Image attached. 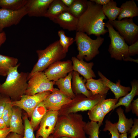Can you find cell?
I'll return each instance as SVG.
<instances>
[{
	"mask_svg": "<svg viewBox=\"0 0 138 138\" xmlns=\"http://www.w3.org/2000/svg\"><path fill=\"white\" fill-rule=\"evenodd\" d=\"M87 10L78 18L76 31L97 37L104 35L108 31L103 22L107 18L103 12L102 6L90 1H87Z\"/></svg>",
	"mask_w": 138,
	"mask_h": 138,
	"instance_id": "6da1fadb",
	"label": "cell"
},
{
	"mask_svg": "<svg viewBox=\"0 0 138 138\" xmlns=\"http://www.w3.org/2000/svg\"><path fill=\"white\" fill-rule=\"evenodd\" d=\"M86 122L82 115L71 113L59 116L53 132L51 135L53 138L62 137L72 138H87L84 130Z\"/></svg>",
	"mask_w": 138,
	"mask_h": 138,
	"instance_id": "7a4b0ae2",
	"label": "cell"
},
{
	"mask_svg": "<svg viewBox=\"0 0 138 138\" xmlns=\"http://www.w3.org/2000/svg\"><path fill=\"white\" fill-rule=\"evenodd\" d=\"M19 63L10 69L5 81L0 83V94L9 97L12 101L18 100L25 94L28 86V73L18 72Z\"/></svg>",
	"mask_w": 138,
	"mask_h": 138,
	"instance_id": "3957f363",
	"label": "cell"
},
{
	"mask_svg": "<svg viewBox=\"0 0 138 138\" xmlns=\"http://www.w3.org/2000/svg\"><path fill=\"white\" fill-rule=\"evenodd\" d=\"M36 53L38 60L29 73L28 80L34 74L45 70L52 64L64 59L66 55L64 52L59 40L50 44L43 50H37Z\"/></svg>",
	"mask_w": 138,
	"mask_h": 138,
	"instance_id": "277c9868",
	"label": "cell"
},
{
	"mask_svg": "<svg viewBox=\"0 0 138 138\" xmlns=\"http://www.w3.org/2000/svg\"><path fill=\"white\" fill-rule=\"evenodd\" d=\"M74 41L77 45L78 53L76 58L80 60L89 61L99 53V49L102 44L104 39L100 36L93 39L85 33L76 31Z\"/></svg>",
	"mask_w": 138,
	"mask_h": 138,
	"instance_id": "5b68a950",
	"label": "cell"
},
{
	"mask_svg": "<svg viewBox=\"0 0 138 138\" xmlns=\"http://www.w3.org/2000/svg\"><path fill=\"white\" fill-rule=\"evenodd\" d=\"M106 95L98 94L88 97L81 94L75 95L70 102L63 106L59 111V116L89 110L105 99Z\"/></svg>",
	"mask_w": 138,
	"mask_h": 138,
	"instance_id": "8992f818",
	"label": "cell"
},
{
	"mask_svg": "<svg viewBox=\"0 0 138 138\" xmlns=\"http://www.w3.org/2000/svg\"><path fill=\"white\" fill-rule=\"evenodd\" d=\"M105 26L107 28L110 40L108 51L111 57L117 60L124 61L130 56L128 54L129 46L108 21L105 23Z\"/></svg>",
	"mask_w": 138,
	"mask_h": 138,
	"instance_id": "52a82bcc",
	"label": "cell"
},
{
	"mask_svg": "<svg viewBox=\"0 0 138 138\" xmlns=\"http://www.w3.org/2000/svg\"><path fill=\"white\" fill-rule=\"evenodd\" d=\"M108 21L118 30L127 43L131 45L138 40V26L134 22L133 18Z\"/></svg>",
	"mask_w": 138,
	"mask_h": 138,
	"instance_id": "ba28073f",
	"label": "cell"
},
{
	"mask_svg": "<svg viewBox=\"0 0 138 138\" xmlns=\"http://www.w3.org/2000/svg\"><path fill=\"white\" fill-rule=\"evenodd\" d=\"M55 83L49 80L44 72L36 73L28 80L25 94L32 95L47 91L52 92Z\"/></svg>",
	"mask_w": 138,
	"mask_h": 138,
	"instance_id": "9c48e42d",
	"label": "cell"
},
{
	"mask_svg": "<svg viewBox=\"0 0 138 138\" xmlns=\"http://www.w3.org/2000/svg\"><path fill=\"white\" fill-rule=\"evenodd\" d=\"M51 93L47 91L32 95L24 94L19 100L12 101V104L13 106H16L24 110L28 117H31L35 108Z\"/></svg>",
	"mask_w": 138,
	"mask_h": 138,
	"instance_id": "30bf717a",
	"label": "cell"
},
{
	"mask_svg": "<svg viewBox=\"0 0 138 138\" xmlns=\"http://www.w3.org/2000/svg\"><path fill=\"white\" fill-rule=\"evenodd\" d=\"M73 71L72 61L68 60L53 63L44 72L49 80L55 82L60 78L65 77L69 73Z\"/></svg>",
	"mask_w": 138,
	"mask_h": 138,
	"instance_id": "8fae6325",
	"label": "cell"
},
{
	"mask_svg": "<svg viewBox=\"0 0 138 138\" xmlns=\"http://www.w3.org/2000/svg\"><path fill=\"white\" fill-rule=\"evenodd\" d=\"M27 15L25 6L17 10L0 8V32L5 28L18 24Z\"/></svg>",
	"mask_w": 138,
	"mask_h": 138,
	"instance_id": "7c38bea8",
	"label": "cell"
},
{
	"mask_svg": "<svg viewBox=\"0 0 138 138\" xmlns=\"http://www.w3.org/2000/svg\"><path fill=\"white\" fill-rule=\"evenodd\" d=\"M59 116V111H48L41 120L36 137L48 138L53 133Z\"/></svg>",
	"mask_w": 138,
	"mask_h": 138,
	"instance_id": "4fadbf2b",
	"label": "cell"
},
{
	"mask_svg": "<svg viewBox=\"0 0 138 138\" xmlns=\"http://www.w3.org/2000/svg\"><path fill=\"white\" fill-rule=\"evenodd\" d=\"M72 100L62 93L59 89L54 88L43 102L48 111H59L63 106L69 103Z\"/></svg>",
	"mask_w": 138,
	"mask_h": 138,
	"instance_id": "5bb4252c",
	"label": "cell"
},
{
	"mask_svg": "<svg viewBox=\"0 0 138 138\" xmlns=\"http://www.w3.org/2000/svg\"><path fill=\"white\" fill-rule=\"evenodd\" d=\"M53 0H27L25 7L30 17H44Z\"/></svg>",
	"mask_w": 138,
	"mask_h": 138,
	"instance_id": "9a60e30c",
	"label": "cell"
},
{
	"mask_svg": "<svg viewBox=\"0 0 138 138\" xmlns=\"http://www.w3.org/2000/svg\"><path fill=\"white\" fill-rule=\"evenodd\" d=\"M52 21L63 29L70 31H76L78 18L74 17L68 11H66L55 17Z\"/></svg>",
	"mask_w": 138,
	"mask_h": 138,
	"instance_id": "2e32d148",
	"label": "cell"
},
{
	"mask_svg": "<svg viewBox=\"0 0 138 138\" xmlns=\"http://www.w3.org/2000/svg\"><path fill=\"white\" fill-rule=\"evenodd\" d=\"M73 71L77 72L86 80L95 78L96 75L92 69L94 65L93 62L87 63L83 60H80L75 56L71 58Z\"/></svg>",
	"mask_w": 138,
	"mask_h": 138,
	"instance_id": "e0dca14e",
	"label": "cell"
},
{
	"mask_svg": "<svg viewBox=\"0 0 138 138\" xmlns=\"http://www.w3.org/2000/svg\"><path fill=\"white\" fill-rule=\"evenodd\" d=\"M98 74L105 85L114 94L116 99L118 100L120 98L126 95L131 90L130 87L121 85L119 80L116 83H114L107 78L100 71H98Z\"/></svg>",
	"mask_w": 138,
	"mask_h": 138,
	"instance_id": "ac0fdd59",
	"label": "cell"
},
{
	"mask_svg": "<svg viewBox=\"0 0 138 138\" xmlns=\"http://www.w3.org/2000/svg\"><path fill=\"white\" fill-rule=\"evenodd\" d=\"M72 79V89L75 95L82 94L88 97L92 96L91 93L87 89L85 83L87 80L80 77L78 73L73 71Z\"/></svg>",
	"mask_w": 138,
	"mask_h": 138,
	"instance_id": "d6986e66",
	"label": "cell"
},
{
	"mask_svg": "<svg viewBox=\"0 0 138 138\" xmlns=\"http://www.w3.org/2000/svg\"><path fill=\"white\" fill-rule=\"evenodd\" d=\"M21 113V109L16 106H13V113L9 122V128L11 132L23 136L24 127L22 124Z\"/></svg>",
	"mask_w": 138,
	"mask_h": 138,
	"instance_id": "ffe728a7",
	"label": "cell"
},
{
	"mask_svg": "<svg viewBox=\"0 0 138 138\" xmlns=\"http://www.w3.org/2000/svg\"><path fill=\"white\" fill-rule=\"evenodd\" d=\"M132 88L130 92L123 97L120 98L118 100L113 110L121 106H124L125 111L127 112L131 110V105L134 97L138 95V81L134 80L131 82Z\"/></svg>",
	"mask_w": 138,
	"mask_h": 138,
	"instance_id": "44dd1931",
	"label": "cell"
},
{
	"mask_svg": "<svg viewBox=\"0 0 138 138\" xmlns=\"http://www.w3.org/2000/svg\"><path fill=\"white\" fill-rule=\"evenodd\" d=\"M120 7L121 9L117 17L118 20L125 18H133L138 16V8L134 0L127 1L123 3Z\"/></svg>",
	"mask_w": 138,
	"mask_h": 138,
	"instance_id": "7402d4cb",
	"label": "cell"
},
{
	"mask_svg": "<svg viewBox=\"0 0 138 138\" xmlns=\"http://www.w3.org/2000/svg\"><path fill=\"white\" fill-rule=\"evenodd\" d=\"M85 85L87 89L91 93L92 96L106 94L109 89L101 78L95 79L91 78L87 80Z\"/></svg>",
	"mask_w": 138,
	"mask_h": 138,
	"instance_id": "603a6c76",
	"label": "cell"
},
{
	"mask_svg": "<svg viewBox=\"0 0 138 138\" xmlns=\"http://www.w3.org/2000/svg\"><path fill=\"white\" fill-rule=\"evenodd\" d=\"M72 72L73 71L69 73L65 77L59 79L55 82V84L62 93L72 99L75 96L72 87Z\"/></svg>",
	"mask_w": 138,
	"mask_h": 138,
	"instance_id": "cb8c5ba5",
	"label": "cell"
},
{
	"mask_svg": "<svg viewBox=\"0 0 138 138\" xmlns=\"http://www.w3.org/2000/svg\"><path fill=\"white\" fill-rule=\"evenodd\" d=\"M116 112L118 116V121L116 126L119 132L124 134L128 132L133 124L134 121L132 118H126L124 113V110L120 107L117 108Z\"/></svg>",
	"mask_w": 138,
	"mask_h": 138,
	"instance_id": "d4e9b609",
	"label": "cell"
},
{
	"mask_svg": "<svg viewBox=\"0 0 138 138\" xmlns=\"http://www.w3.org/2000/svg\"><path fill=\"white\" fill-rule=\"evenodd\" d=\"M68 11V8L64 4L61 0H53L50 4L44 17L52 20L60 14Z\"/></svg>",
	"mask_w": 138,
	"mask_h": 138,
	"instance_id": "484cf974",
	"label": "cell"
},
{
	"mask_svg": "<svg viewBox=\"0 0 138 138\" xmlns=\"http://www.w3.org/2000/svg\"><path fill=\"white\" fill-rule=\"evenodd\" d=\"M18 61L17 58L0 54V75L7 76L10 68L16 66Z\"/></svg>",
	"mask_w": 138,
	"mask_h": 138,
	"instance_id": "4316f807",
	"label": "cell"
},
{
	"mask_svg": "<svg viewBox=\"0 0 138 138\" xmlns=\"http://www.w3.org/2000/svg\"><path fill=\"white\" fill-rule=\"evenodd\" d=\"M48 111L43 101L35 108L32 113L30 121L31 125L34 130L40 124L42 119Z\"/></svg>",
	"mask_w": 138,
	"mask_h": 138,
	"instance_id": "83f0119b",
	"label": "cell"
},
{
	"mask_svg": "<svg viewBox=\"0 0 138 138\" xmlns=\"http://www.w3.org/2000/svg\"><path fill=\"white\" fill-rule=\"evenodd\" d=\"M120 7L117 6L116 2L110 0L107 4L102 6V10L104 14L108 18L109 21L116 20L121 10Z\"/></svg>",
	"mask_w": 138,
	"mask_h": 138,
	"instance_id": "f1b7e54d",
	"label": "cell"
},
{
	"mask_svg": "<svg viewBox=\"0 0 138 138\" xmlns=\"http://www.w3.org/2000/svg\"><path fill=\"white\" fill-rule=\"evenodd\" d=\"M87 2L86 0H75L72 5L68 8V11L78 18L87 10Z\"/></svg>",
	"mask_w": 138,
	"mask_h": 138,
	"instance_id": "f546056e",
	"label": "cell"
},
{
	"mask_svg": "<svg viewBox=\"0 0 138 138\" xmlns=\"http://www.w3.org/2000/svg\"><path fill=\"white\" fill-rule=\"evenodd\" d=\"M27 0H0V7L13 10H19L24 7Z\"/></svg>",
	"mask_w": 138,
	"mask_h": 138,
	"instance_id": "4dcf8cb0",
	"label": "cell"
},
{
	"mask_svg": "<svg viewBox=\"0 0 138 138\" xmlns=\"http://www.w3.org/2000/svg\"><path fill=\"white\" fill-rule=\"evenodd\" d=\"M100 103L96 105L89 110L87 114L91 121L102 124L105 115L101 108Z\"/></svg>",
	"mask_w": 138,
	"mask_h": 138,
	"instance_id": "1f68e13d",
	"label": "cell"
},
{
	"mask_svg": "<svg viewBox=\"0 0 138 138\" xmlns=\"http://www.w3.org/2000/svg\"><path fill=\"white\" fill-rule=\"evenodd\" d=\"M102 124L91 121H88L84 129L86 134L90 138H99V129Z\"/></svg>",
	"mask_w": 138,
	"mask_h": 138,
	"instance_id": "d6a6232c",
	"label": "cell"
},
{
	"mask_svg": "<svg viewBox=\"0 0 138 138\" xmlns=\"http://www.w3.org/2000/svg\"><path fill=\"white\" fill-rule=\"evenodd\" d=\"M60 38V43L62 46L64 52L66 53L67 52L69 47L74 42V39L66 36L63 30H60L58 32Z\"/></svg>",
	"mask_w": 138,
	"mask_h": 138,
	"instance_id": "836d02e7",
	"label": "cell"
},
{
	"mask_svg": "<svg viewBox=\"0 0 138 138\" xmlns=\"http://www.w3.org/2000/svg\"><path fill=\"white\" fill-rule=\"evenodd\" d=\"M118 99L116 98H109L103 99L100 103L101 108L106 116L113 108Z\"/></svg>",
	"mask_w": 138,
	"mask_h": 138,
	"instance_id": "e575fe53",
	"label": "cell"
},
{
	"mask_svg": "<svg viewBox=\"0 0 138 138\" xmlns=\"http://www.w3.org/2000/svg\"><path fill=\"white\" fill-rule=\"evenodd\" d=\"M12 101L10 99L6 103L2 117L7 128H9V122L13 113V106Z\"/></svg>",
	"mask_w": 138,
	"mask_h": 138,
	"instance_id": "d590c367",
	"label": "cell"
},
{
	"mask_svg": "<svg viewBox=\"0 0 138 138\" xmlns=\"http://www.w3.org/2000/svg\"><path fill=\"white\" fill-rule=\"evenodd\" d=\"M23 118L24 129L23 138H42L41 137L37 138L35 136L34 130L31 125L27 115H25Z\"/></svg>",
	"mask_w": 138,
	"mask_h": 138,
	"instance_id": "8d00e7d4",
	"label": "cell"
},
{
	"mask_svg": "<svg viewBox=\"0 0 138 138\" xmlns=\"http://www.w3.org/2000/svg\"><path fill=\"white\" fill-rule=\"evenodd\" d=\"M103 131H109L111 135V138H119L120 134L117 127L116 123H113L110 121L106 120Z\"/></svg>",
	"mask_w": 138,
	"mask_h": 138,
	"instance_id": "74e56055",
	"label": "cell"
},
{
	"mask_svg": "<svg viewBox=\"0 0 138 138\" xmlns=\"http://www.w3.org/2000/svg\"><path fill=\"white\" fill-rule=\"evenodd\" d=\"M133 125L128 132L130 133V136L129 138H135L138 135V119H134Z\"/></svg>",
	"mask_w": 138,
	"mask_h": 138,
	"instance_id": "f35d334b",
	"label": "cell"
},
{
	"mask_svg": "<svg viewBox=\"0 0 138 138\" xmlns=\"http://www.w3.org/2000/svg\"><path fill=\"white\" fill-rule=\"evenodd\" d=\"M10 99L8 97L0 94V118H2L6 103Z\"/></svg>",
	"mask_w": 138,
	"mask_h": 138,
	"instance_id": "ab89813d",
	"label": "cell"
},
{
	"mask_svg": "<svg viewBox=\"0 0 138 138\" xmlns=\"http://www.w3.org/2000/svg\"><path fill=\"white\" fill-rule=\"evenodd\" d=\"M138 54V40L128 47V54L134 56Z\"/></svg>",
	"mask_w": 138,
	"mask_h": 138,
	"instance_id": "60d3db41",
	"label": "cell"
},
{
	"mask_svg": "<svg viewBox=\"0 0 138 138\" xmlns=\"http://www.w3.org/2000/svg\"><path fill=\"white\" fill-rule=\"evenodd\" d=\"M131 109L132 112L138 116V98L134 100L131 105Z\"/></svg>",
	"mask_w": 138,
	"mask_h": 138,
	"instance_id": "b9f144b4",
	"label": "cell"
},
{
	"mask_svg": "<svg viewBox=\"0 0 138 138\" xmlns=\"http://www.w3.org/2000/svg\"><path fill=\"white\" fill-rule=\"evenodd\" d=\"M10 132H11L9 128L0 129V138H6Z\"/></svg>",
	"mask_w": 138,
	"mask_h": 138,
	"instance_id": "7bdbcfd3",
	"label": "cell"
},
{
	"mask_svg": "<svg viewBox=\"0 0 138 138\" xmlns=\"http://www.w3.org/2000/svg\"><path fill=\"white\" fill-rule=\"evenodd\" d=\"M6 36L5 32L4 31L0 32V48L6 41Z\"/></svg>",
	"mask_w": 138,
	"mask_h": 138,
	"instance_id": "ee69618b",
	"label": "cell"
},
{
	"mask_svg": "<svg viewBox=\"0 0 138 138\" xmlns=\"http://www.w3.org/2000/svg\"><path fill=\"white\" fill-rule=\"evenodd\" d=\"M110 0H90L98 5L103 6L108 3Z\"/></svg>",
	"mask_w": 138,
	"mask_h": 138,
	"instance_id": "f6af8a7d",
	"label": "cell"
},
{
	"mask_svg": "<svg viewBox=\"0 0 138 138\" xmlns=\"http://www.w3.org/2000/svg\"><path fill=\"white\" fill-rule=\"evenodd\" d=\"M23 136L13 132L10 133L6 138H23Z\"/></svg>",
	"mask_w": 138,
	"mask_h": 138,
	"instance_id": "bcb514c9",
	"label": "cell"
},
{
	"mask_svg": "<svg viewBox=\"0 0 138 138\" xmlns=\"http://www.w3.org/2000/svg\"><path fill=\"white\" fill-rule=\"evenodd\" d=\"M64 4L68 8L71 6L75 0H61Z\"/></svg>",
	"mask_w": 138,
	"mask_h": 138,
	"instance_id": "7dc6e473",
	"label": "cell"
},
{
	"mask_svg": "<svg viewBox=\"0 0 138 138\" xmlns=\"http://www.w3.org/2000/svg\"><path fill=\"white\" fill-rule=\"evenodd\" d=\"M7 128L4 121L2 118H0V129Z\"/></svg>",
	"mask_w": 138,
	"mask_h": 138,
	"instance_id": "c3c4849f",
	"label": "cell"
},
{
	"mask_svg": "<svg viewBox=\"0 0 138 138\" xmlns=\"http://www.w3.org/2000/svg\"><path fill=\"white\" fill-rule=\"evenodd\" d=\"M119 138H128L127 137V133L121 134H119Z\"/></svg>",
	"mask_w": 138,
	"mask_h": 138,
	"instance_id": "681fc988",
	"label": "cell"
},
{
	"mask_svg": "<svg viewBox=\"0 0 138 138\" xmlns=\"http://www.w3.org/2000/svg\"><path fill=\"white\" fill-rule=\"evenodd\" d=\"M48 138H53L51 136V135H50V136H49V137ZM60 138H72L70 137H66V136H64V137H62Z\"/></svg>",
	"mask_w": 138,
	"mask_h": 138,
	"instance_id": "f907efd6",
	"label": "cell"
},
{
	"mask_svg": "<svg viewBox=\"0 0 138 138\" xmlns=\"http://www.w3.org/2000/svg\"><path fill=\"white\" fill-rule=\"evenodd\" d=\"M89 138H90V137H89Z\"/></svg>",
	"mask_w": 138,
	"mask_h": 138,
	"instance_id": "816d5d0a",
	"label": "cell"
}]
</instances>
